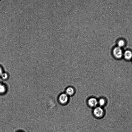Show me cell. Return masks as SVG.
<instances>
[{"label":"cell","mask_w":132,"mask_h":132,"mask_svg":"<svg viewBox=\"0 0 132 132\" xmlns=\"http://www.w3.org/2000/svg\"><path fill=\"white\" fill-rule=\"evenodd\" d=\"M93 113L97 118H101L104 116V110L102 108L97 107L94 109Z\"/></svg>","instance_id":"cell-1"},{"label":"cell","mask_w":132,"mask_h":132,"mask_svg":"<svg viewBox=\"0 0 132 132\" xmlns=\"http://www.w3.org/2000/svg\"><path fill=\"white\" fill-rule=\"evenodd\" d=\"M113 54L117 59H120L123 56L122 51L120 48L118 47H115L113 50Z\"/></svg>","instance_id":"cell-2"},{"label":"cell","mask_w":132,"mask_h":132,"mask_svg":"<svg viewBox=\"0 0 132 132\" xmlns=\"http://www.w3.org/2000/svg\"><path fill=\"white\" fill-rule=\"evenodd\" d=\"M68 99V95L65 93L61 94L59 97V102L62 104H65L67 102Z\"/></svg>","instance_id":"cell-3"},{"label":"cell","mask_w":132,"mask_h":132,"mask_svg":"<svg viewBox=\"0 0 132 132\" xmlns=\"http://www.w3.org/2000/svg\"><path fill=\"white\" fill-rule=\"evenodd\" d=\"M88 103L90 106L94 107L97 105L98 103V101L96 98L92 97L88 100Z\"/></svg>","instance_id":"cell-4"},{"label":"cell","mask_w":132,"mask_h":132,"mask_svg":"<svg viewBox=\"0 0 132 132\" xmlns=\"http://www.w3.org/2000/svg\"><path fill=\"white\" fill-rule=\"evenodd\" d=\"M123 56L125 59L129 60L132 58V53L129 50H126L123 54Z\"/></svg>","instance_id":"cell-5"},{"label":"cell","mask_w":132,"mask_h":132,"mask_svg":"<svg viewBox=\"0 0 132 132\" xmlns=\"http://www.w3.org/2000/svg\"><path fill=\"white\" fill-rule=\"evenodd\" d=\"M7 88L5 85L2 84H0V94H3L6 93Z\"/></svg>","instance_id":"cell-6"},{"label":"cell","mask_w":132,"mask_h":132,"mask_svg":"<svg viewBox=\"0 0 132 132\" xmlns=\"http://www.w3.org/2000/svg\"><path fill=\"white\" fill-rule=\"evenodd\" d=\"M74 90L73 88L71 87H68L66 89V94L68 95H71L74 93Z\"/></svg>","instance_id":"cell-7"},{"label":"cell","mask_w":132,"mask_h":132,"mask_svg":"<svg viewBox=\"0 0 132 132\" xmlns=\"http://www.w3.org/2000/svg\"><path fill=\"white\" fill-rule=\"evenodd\" d=\"M98 103L101 106H103L105 105V101L104 99L101 98L99 100Z\"/></svg>","instance_id":"cell-8"},{"label":"cell","mask_w":132,"mask_h":132,"mask_svg":"<svg viewBox=\"0 0 132 132\" xmlns=\"http://www.w3.org/2000/svg\"><path fill=\"white\" fill-rule=\"evenodd\" d=\"M125 44L124 41L122 40H119L118 42V47L120 48L123 46Z\"/></svg>","instance_id":"cell-9"},{"label":"cell","mask_w":132,"mask_h":132,"mask_svg":"<svg viewBox=\"0 0 132 132\" xmlns=\"http://www.w3.org/2000/svg\"><path fill=\"white\" fill-rule=\"evenodd\" d=\"M1 77L3 80H6L8 77V75L6 73L3 72L1 76Z\"/></svg>","instance_id":"cell-10"},{"label":"cell","mask_w":132,"mask_h":132,"mask_svg":"<svg viewBox=\"0 0 132 132\" xmlns=\"http://www.w3.org/2000/svg\"><path fill=\"white\" fill-rule=\"evenodd\" d=\"M3 73V69L0 66V77Z\"/></svg>","instance_id":"cell-11"},{"label":"cell","mask_w":132,"mask_h":132,"mask_svg":"<svg viewBox=\"0 0 132 132\" xmlns=\"http://www.w3.org/2000/svg\"><path fill=\"white\" fill-rule=\"evenodd\" d=\"M1 1V0H0V1Z\"/></svg>","instance_id":"cell-12"}]
</instances>
